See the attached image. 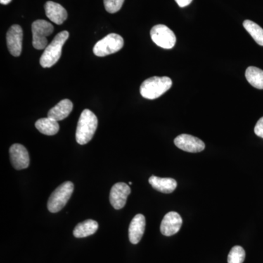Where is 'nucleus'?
<instances>
[{
    "mask_svg": "<svg viewBox=\"0 0 263 263\" xmlns=\"http://www.w3.org/2000/svg\"><path fill=\"white\" fill-rule=\"evenodd\" d=\"M98 119L95 114L89 109L83 110L78 122L76 129V141L79 144L85 145L89 143L97 130Z\"/></svg>",
    "mask_w": 263,
    "mask_h": 263,
    "instance_id": "obj_1",
    "label": "nucleus"
},
{
    "mask_svg": "<svg viewBox=\"0 0 263 263\" xmlns=\"http://www.w3.org/2000/svg\"><path fill=\"white\" fill-rule=\"evenodd\" d=\"M175 1L179 5V7L184 8V7L188 6L193 2V0H175Z\"/></svg>",
    "mask_w": 263,
    "mask_h": 263,
    "instance_id": "obj_24",
    "label": "nucleus"
},
{
    "mask_svg": "<svg viewBox=\"0 0 263 263\" xmlns=\"http://www.w3.org/2000/svg\"><path fill=\"white\" fill-rule=\"evenodd\" d=\"M246 257L245 250L240 246H235L228 257V263H243Z\"/></svg>",
    "mask_w": 263,
    "mask_h": 263,
    "instance_id": "obj_21",
    "label": "nucleus"
},
{
    "mask_svg": "<svg viewBox=\"0 0 263 263\" xmlns=\"http://www.w3.org/2000/svg\"><path fill=\"white\" fill-rule=\"evenodd\" d=\"M246 79L256 89H263V70L258 67H249L246 70Z\"/></svg>",
    "mask_w": 263,
    "mask_h": 263,
    "instance_id": "obj_19",
    "label": "nucleus"
},
{
    "mask_svg": "<svg viewBox=\"0 0 263 263\" xmlns=\"http://www.w3.org/2000/svg\"><path fill=\"white\" fill-rule=\"evenodd\" d=\"M150 34L153 42L164 49H171L176 44L174 32L163 24L155 26L151 30Z\"/></svg>",
    "mask_w": 263,
    "mask_h": 263,
    "instance_id": "obj_7",
    "label": "nucleus"
},
{
    "mask_svg": "<svg viewBox=\"0 0 263 263\" xmlns=\"http://www.w3.org/2000/svg\"><path fill=\"white\" fill-rule=\"evenodd\" d=\"M182 222V218L177 212L167 213L161 222V233L165 236H171L176 234L181 229Z\"/></svg>",
    "mask_w": 263,
    "mask_h": 263,
    "instance_id": "obj_11",
    "label": "nucleus"
},
{
    "mask_svg": "<svg viewBox=\"0 0 263 263\" xmlns=\"http://www.w3.org/2000/svg\"><path fill=\"white\" fill-rule=\"evenodd\" d=\"M73 191L74 184L71 181H65L58 186L48 199V211L51 213L60 212L70 200Z\"/></svg>",
    "mask_w": 263,
    "mask_h": 263,
    "instance_id": "obj_4",
    "label": "nucleus"
},
{
    "mask_svg": "<svg viewBox=\"0 0 263 263\" xmlns=\"http://www.w3.org/2000/svg\"><path fill=\"white\" fill-rule=\"evenodd\" d=\"M254 133L257 136L263 138V117L259 119L254 127Z\"/></svg>",
    "mask_w": 263,
    "mask_h": 263,
    "instance_id": "obj_23",
    "label": "nucleus"
},
{
    "mask_svg": "<svg viewBox=\"0 0 263 263\" xmlns=\"http://www.w3.org/2000/svg\"><path fill=\"white\" fill-rule=\"evenodd\" d=\"M7 46L8 51L13 57H19L22 51L23 30L21 26L14 24L7 32Z\"/></svg>",
    "mask_w": 263,
    "mask_h": 263,
    "instance_id": "obj_8",
    "label": "nucleus"
},
{
    "mask_svg": "<svg viewBox=\"0 0 263 263\" xmlns=\"http://www.w3.org/2000/svg\"><path fill=\"white\" fill-rule=\"evenodd\" d=\"M11 1L12 0H0V3H1L2 5H8L9 4Z\"/></svg>",
    "mask_w": 263,
    "mask_h": 263,
    "instance_id": "obj_25",
    "label": "nucleus"
},
{
    "mask_svg": "<svg viewBox=\"0 0 263 263\" xmlns=\"http://www.w3.org/2000/svg\"><path fill=\"white\" fill-rule=\"evenodd\" d=\"M124 0H104L105 10L110 13H115L122 8Z\"/></svg>",
    "mask_w": 263,
    "mask_h": 263,
    "instance_id": "obj_22",
    "label": "nucleus"
},
{
    "mask_svg": "<svg viewBox=\"0 0 263 263\" xmlns=\"http://www.w3.org/2000/svg\"><path fill=\"white\" fill-rule=\"evenodd\" d=\"M32 45L37 50L47 47L48 36L53 32V26L45 20H37L32 24Z\"/></svg>",
    "mask_w": 263,
    "mask_h": 263,
    "instance_id": "obj_6",
    "label": "nucleus"
},
{
    "mask_svg": "<svg viewBox=\"0 0 263 263\" xmlns=\"http://www.w3.org/2000/svg\"><path fill=\"white\" fill-rule=\"evenodd\" d=\"M174 143L180 149L191 153H197L205 149V143L193 136L187 134H181L176 137Z\"/></svg>",
    "mask_w": 263,
    "mask_h": 263,
    "instance_id": "obj_10",
    "label": "nucleus"
},
{
    "mask_svg": "<svg viewBox=\"0 0 263 263\" xmlns=\"http://www.w3.org/2000/svg\"><path fill=\"white\" fill-rule=\"evenodd\" d=\"M98 229V223L92 219H88L79 223L73 230V235L76 238H86L95 234Z\"/></svg>",
    "mask_w": 263,
    "mask_h": 263,
    "instance_id": "obj_17",
    "label": "nucleus"
},
{
    "mask_svg": "<svg viewBox=\"0 0 263 263\" xmlns=\"http://www.w3.org/2000/svg\"><path fill=\"white\" fill-rule=\"evenodd\" d=\"M73 108V104L68 99L62 100L49 110L48 117L54 119L57 122L66 119Z\"/></svg>",
    "mask_w": 263,
    "mask_h": 263,
    "instance_id": "obj_15",
    "label": "nucleus"
},
{
    "mask_svg": "<svg viewBox=\"0 0 263 263\" xmlns=\"http://www.w3.org/2000/svg\"><path fill=\"white\" fill-rule=\"evenodd\" d=\"M131 193L130 187L127 183H116L111 188L110 193V202L116 210L123 209L127 202V197Z\"/></svg>",
    "mask_w": 263,
    "mask_h": 263,
    "instance_id": "obj_9",
    "label": "nucleus"
},
{
    "mask_svg": "<svg viewBox=\"0 0 263 263\" xmlns=\"http://www.w3.org/2000/svg\"><path fill=\"white\" fill-rule=\"evenodd\" d=\"M69 37L67 31L58 33L51 43L45 48L40 60V64L43 68H48L54 65L61 57L62 48Z\"/></svg>",
    "mask_w": 263,
    "mask_h": 263,
    "instance_id": "obj_2",
    "label": "nucleus"
},
{
    "mask_svg": "<svg viewBox=\"0 0 263 263\" xmlns=\"http://www.w3.org/2000/svg\"><path fill=\"white\" fill-rule=\"evenodd\" d=\"M35 127L46 136H54L60 130L58 122L49 117L38 119L35 123Z\"/></svg>",
    "mask_w": 263,
    "mask_h": 263,
    "instance_id": "obj_18",
    "label": "nucleus"
},
{
    "mask_svg": "<svg viewBox=\"0 0 263 263\" xmlns=\"http://www.w3.org/2000/svg\"><path fill=\"white\" fill-rule=\"evenodd\" d=\"M146 219L143 214H137L129 227V239L133 245H138L144 234Z\"/></svg>",
    "mask_w": 263,
    "mask_h": 263,
    "instance_id": "obj_13",
    "label": "nucleus"
},
{
    "mask_svg": "<svg viewBox=\"0 0 263 263\" xmlns=\"http://www.w3.org/2000/svg\"><path fill=\"white\" fill-rule=\"evenodd\" d=\"M172 84V80L168 77L155 76L143 81L140 88V92L143 98L155 100L168 91Z\"/></svg>",
    "mask_w": 263,
    "mask_h": 263,
    "instance_id": "obj_3",
    "label": "nucleus"
},
{
    "mask_svg": "<svg viewBox=\"0 0 263 263\" xmlns=\"http://www.w3.org/2000/svg\"><path fill=\"white\" fill-rule=\"evenodd\" d=\"M148 182L155 190L164 194L172 193L177 187L176 180L171 178H160L152 176L148 179Z\"/></svg>",
    "mask_w": 263,
    "mask_h": 263,
    "instance_id": "obj_16",
    "label": "nucleus"
},
{
    "mask_svg": "<svg viewBox=\"0 0 263 263\" xmlns=\"http://www.w3.org/2000/svg\"><path fill=\"white\" fill-rule=\"evenodd\" d=\"M243 27L249 33L255 42L263 46V29L258 24L250 20H246L243 23Z\"/></svg>",
    "mask_w": 263,
    "mask_h": 263,
    "instance_id": "obj_20",
    "label": "nucleus"
},
{
    "mask_svg": "<svg viewBox=\"0 0 263 263\" xmlns=\"http://www.w3.org/2000/svg\"><path fill=\"white\" fill-rule=\"evenodd\" d=\"M124 46V39L119 34L111 33L95 44L93 52L97 57H103L117 53Z\"/></svg>",
    "mask_w": 263,
    "mask_h": 263,
    "instance_id": "obj_5",
    "label": "nucleus"
},
{
    "mask_svg": "<svg viewBox=\"0 0 263 263\" xmlns=\"http://www.w3.org/2000/svg\"><path fill=\"white\" fill-rule=\"evenodd\" d=\"M46 16L53 23L62 24L67 18V12L65 8L59 3L48 1L45 4Z\"/></svg>",
    "mask_w": 263,
    "mask_h": 263,
    "instance_id": "obj_14",
    "label": "nucleus"
},
{
    "mask_svg": "<svg viewBox=\"0 0 263 263\" xmlns=\"http://www.w3.org/2000/svg\"><path fill=\"white\" fill-rule=\"evenodd\" d=\"M10 161L13 167L16 170L27 168L29 165L28 151L23 145H12L10 148Z\"/></svg>",
    "mask_w": 263,
    "mask_h": 263,
    "instance_id": "obj_12",
    "label": "nucleus"
}]
</instances>
